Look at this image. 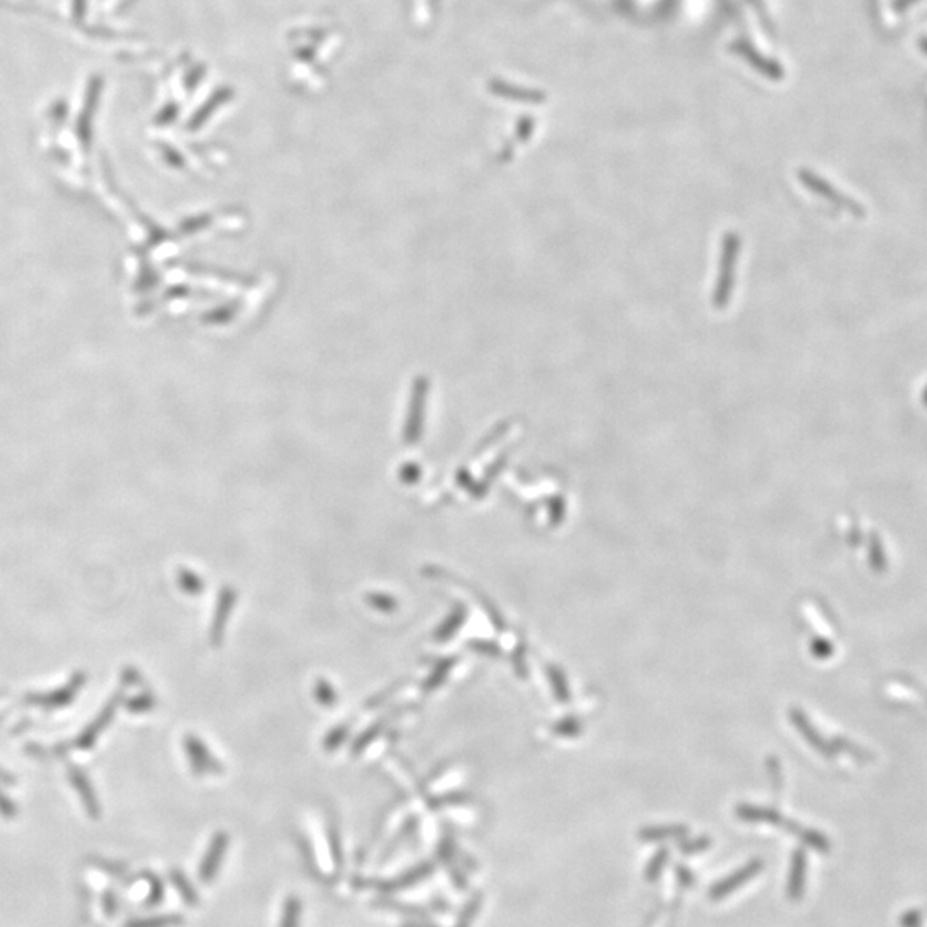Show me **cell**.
<instances>
[{
  "mask_svg": "<svg viewBox=\"0 0 927 927\" xmlns=\"http://www.w3.org/2000/svg\"><path fill=\"white\" fill-rule=\"evenodd\" d=\"M176 924L174 917H155L150 921H138L135 924L127 927H168Z\"/></svg>",
  "mask_w": 927,
  "mask_h": 927,
  "instance_id": "obj_2",
  "label": "cell"
},
{
  "mask_svg": "<svg viewBox=\"0 0 927 927\" xmlns=\"http://www.w3.org/2000/svg\"><path fill=\"white\" fill-rule=\"evenodd\" d=\"M170 878H172V882H174V886L178 888V891H179L180 897L184 898L186 902L193 903V902H195V893H193V888H191V886H189V884L186 882V880H184V878H182L180 874H178V872H176L174 876L170 874Z\"/></svg>",
  "mask_w": 927,
  "mask_h": 927,
  "instance_id": "obj_1",
  "label": "cell"
}]
</instances>
